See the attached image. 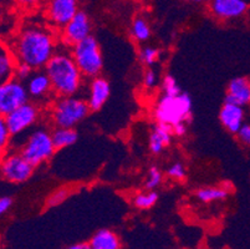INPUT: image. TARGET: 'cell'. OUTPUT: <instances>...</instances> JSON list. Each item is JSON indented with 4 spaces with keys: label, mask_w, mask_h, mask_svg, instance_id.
Wrapping results in <instances>:
<instances>
[{
    "label": "cell",
    "mask_w": 250,
    "mask_h": 249,
    "mask_svg": "<svg viewBox=\"0 0 250 249\" xmlns=\"http://www.w3.org/2000/svg\"><path fill=\"white\" fill-rule=\"evenodd\" d=\"M25 85L30 99L36 101H45L54 93L51 81L45 70H34L30 77L25 81Z\"/></svg>",
    "instance_id": "13"
},
{
    "label": "cell",
    "mask_w": 250,
    "mask_h": 249,
    "mask_svg": "<svg viewBox=\"0 0 250 249\" xmlns=\"http://www.w3.org/2000/svg\"><path fill=\"white\" fill-rule=\"evenodd\" d=\"M233 192V187L229 183H223L219 186L202 187L195 191V198L201 203H212L226 201Z\"/></svg>",
    "instance_id": "18"
},
{
    "label": "cell",
    "mask_w": 250,
    "mask_h": 249,
    "mask_svg": "<svg viewBox=\"0 0 250 249\" xmlns=\"http://www.w3.org/2000/svg\"><path fill=\"white\" fill-rule=\"evenodd\" d=\"M173 130V135L176 137H184L186 135L188 134V123L187 122H181V123H177L172 127Z\"/></svg>",
    "instance_id": "35"
},
{
    "label": "cell",
    "mask_w": 250,
    "mask_h": 249,
    "mask_svg": "<svg viewBox=\"0 0 250 249\" xmlns=\"http://www.w3.org/2000/svg\"><path fill=\"white\" fill-rule=\"evenodd\" d=\"M158 198H160V195L157 193V191H154V189H145V191L138 192L133 196L132 204L137 209L146 211V209H149L156 205V203L158 202Z\"/></svg>",
    "instance_id": "23"
},
{
    "label": "cell",
    "mask_w": 250,
    "mask_h": 249,
    "mask_svg": "<svg viewBox=\"0 0 250 249\" xmlns=\"http://www.w3.org/2000/svg\"><path fill=\"white\" fill-rule=\"evenodd\" d=\"M30 101L26 85L17 77L0 84V115L6 116L21 105Z\"/></svg>",
    "instance_id": "8"
},
{
    "label": "cell",
    "mask_w": 250,
    "mask_h": 249,
    "mask_svg": "<svg viewBox=\"0 0 250 249\" xmlns=\"http://www.w3.org/2000/svg\"><path fill=\"white\" fill-rule=\"evenodd\" d=\"M192 3H195V4H206V3H209V0H190Z\"/></svg>",
    "instance_id": "37"
},
{
    "label": "cell",
    "mask_w": 250,
    "mask_h": 249,
    "mask_svg": "<svg viewBox=\"0 0 250 249\" xmlns=\"http://www.w3.org/2000/svg\"><path fill=\"white\" fill-rule=\"evenodd\" d=\"M245 110L240 105L224 101L219 111V121L222 126L231 135H235L245 123Z\"/></svg>",
    "instance_id": "14"
},
{
    "label": "cell",
    "mask_w": 250,
    "mask_h": 249,
    "mask_svg": "<svg viewBox=\"0 0 250 249\" xmlns=\"http://www.w3.org/2000/svg\"><path fill=\"white\" fill-rule=\"evenodd\" d=\"M51 136L56 150L71 147L79 138V134L76 130L70 129V127H55L51 131Z\"/></svg>",
    "instance_id": "21"
},
{
    "label": "cell",
    "mask_w": 250,
    "mask_h": 249,
    "mask_svg": "<svg viewBox=\"0 0 250 249\" xmlns=\"http://www.w3.org/2000/svg\"><path fill=\"white\" fill-rule=\"evenodd\" d=\"M39 117H40V107L38 106V104L31 101L21 105L5 116L6 123L13 137L20 136L22 132L35 126Z\"/></svg>",
    "instance_id": "9"
},
{
    "label": "cell",
    "mask_w": 250,
    "mask_h": 249,
    "mask_svg": "<svg viewBox=\"0 0 250 249\" xmlns=\"http://www.w3.org/2000/svg\"><path fill=\"white\" fill-rule=\"evenodd\" d=\"M19 151L35 167L49 161L58 150L52 141L51 131L45 127H36L25 138Z\"/></svg>",
    "instance_id": "5"
},
{
    "label": "cell",
    "mask_w": 250,
    "mask_h": 249,
    "mask_svg": "<svg viewBox=\"0 0 250 249\" xmlns=\"http://www.w3.org/2000/svg\"><path fill=\"white\" fill-rule=\"evenodd\" d=\"M173 130L172 127L167 126L165 123L154 125L153 129L149 132L148 137V148L153 155L162 154L163 151L170 145L173 140Z\"/></svg>",
    "instance_id": "17"
},
{
    "label": "cell",
    "mask_w": 250,
    "mask_h": 249,
    "mask_svg": "<svg viewBox=\"0 0 250 249\" xmlns=\"http://www.w3.org/2000/svg\"><path fill=\"white\" fill-rule=\"evenodd\" d=\"M11 205H13V198L8 197V196L0 197V218L10 211Z\"/></svg>",
    "instance_id": "34"
},
{
    "label": "cell",
    "mask_w": 250,
    "mask_h": 249,
    "mask_svg": "<svg viewBox=\"0 0 250 249\" xmlns=\"http://www.w3.org/2000/svg\"><path fill=\"white\" fill-rule=\"evenodd\" d=\"M192 99L187 92L174 96L162 95L157 100L153 109V116L158 123H165L173 127L181 122H189L192 120Z\"/></svg>",
    "instance_id": "3"
},
{
    "label": "cell",
    "mask_w": 250,
    "mask_h": 249,
    "mask_svg": "<svg viewBox=\"0 0 250 249\" xmlns=\"http://www.w3.org/2000/svg\"><path fill=\"white\" fill-rule=\"evenodd\" d=\"M209 11L219 22H236L249 11L247 0H209Z\"/></svg>",
    "instance_id": "11"
},
{
    "label": "cell",
    "mask_w": 250,
    "mask_h": 249,
    "mask_svg": "<svg viewBox=\"0 0 250 249\" xmlns=\"http://www.w3.org/2000/svg\"><path fill=\"white\" fill-rule=\"evenodd\" d=\"M90 113L91 109L86 99L77 95L60 96L52 104L50 116L55 127L75 129Z\"/></svg>",
    "instance_id": "4"
},
{
    "label": "cell",
    "mask_w": 250,
    "mask_h": 249,
    "mask_svg": "<svg viewBox=\"0 0 250 249\" xmlns=\"http://www.w3.org/2000/svg\"><path fill=\"white\" fill-rule=\"evenodd\" d=\"M10 50L17 64H25L33 70H42L58 51V43L51 29L30 23L20 27Z\"/></svg>",
    "instance_id": "1"
},
{
    "label": "cell",
    "mask_w": 250,
    "mask_h": 249,
    "mask_svg": "<svg viewBox=\"0 0 250 249\" xmlns=\"http://www.w3.org/2000/svg\"><path fill=\"white\" fill-rule=\"evenodd\" d=\"M58 97L74 96L81 91L83 75L72 58L71 51L58 49L44 68Z\"/></svg>",
    "instance_id": "2"
},
{
    "label": "cell",
    "mask_w": 250,
    "mask_h": 249,
    "mask_svg": "<svg viewBox=\"0 0 250 249\" xmlns=\"http://www.w3.org/2000/svg\"><path fill=\"white\" fill-rule=\"evenodd\" d=\"M163 182V173L157 166L148 168L145 180V189H154L156 191Z\"/></svg>",
    "instance_id": "27"
},
{
    "label": "cell",
    "mask_w": 250,
    "mask_h": 249,
    "mask_svg": "<svg viewBox=\"0 0 250 249\" xmlns=\"http://www.w3.org/2000/svg\"><path fill=\"white\" fill-rule=\"evenodd\" d=\"M236 140L244 147H250V123L245 122L235 134Z\"/></svg>",
    "instance_id": "31"
},
{
    "label": "cell",
    "mask_w": 250,
    "mask_h": 249,
    "mask_svg": "<svg viewBox=\"0 0 250 249\" xmlns=\"http://www.w3.org/2000/svg\"><path fill=\"white\" fill-rule=\"evenodd\" d=\"M161 58V50L158 47L149 46V45H145L140 49L138 51V60L141 61V64H143L145 66H152L160 60Z\"/></svg>",
    "instance_id": "26"
},
{
    "label": "cell",
    "mask_w": 250,
    "mask_h": 249,
    "mask_svg": "<svg viewBox=\"0 0 250 249\" xmlns=\"http://www.w3.org/2000/svg\"><path fill=\"white\" fill-rule=\"evenodd\" d=\"M88 246L91 249H122V242L117 233L104 228L91 237Z\"/></svg>",
    "instance_id": "19"
},
{
    "label": "cell",
    "mask_w": 250,
    "mask_h": 249,
    "mask_svg": "<svg viewBox=\"0 0 250 249\" xmlns=\"http://www.w3.org/2000/svg\"><path fill=\"white\" fill-rule=\"evenodd\" d=\"M111 95L110 82L102 76H96L91 79L87 91V101L91 111H99L107 102Z\"/></svg>",
    "instance_id": "15"
},
{
    "label": "cell",
    "mask_w": 250,
    "mask_h": 249,
    "mask_svg": "<svg viewBox=\"0 0 250 249\" xmlns=\"http://www.w3.org/2000/svg\"><path fill=\"white\" fill-rule=\"evenodd\" d=\"M17 60L10 47L0 41V84L14 76Z\"/></svg>",
    "instance_id": "20"
},
{
    "label": "cell",
    "mask_w": 250,
    "mask_h": 249,
    "mask_svg": "<svg viewBox=\"0 0 250 249\" xmlns=\"http://www.w3.org/2000/svg\"><path fill=\"white\" fill-rule=\"evenodd\" d=\"M65 249H91L88 243H75L71 244V246L66 247Z\"/></svg>",
    "instance_id": "36"
},
{
    "label": "cell",
    "mask_w": 250,
    "mask_h": 249,
    "mask_svg": "<svg viewBox=\"0 0 250 249\" xmlns=\"http://www.w3.org/2000/svg\"><path fill=\"white\" fill-rule=\"evenodd\" d=\"M11 140H13V135L8 127L5 116L0 115V159L10 151Z\"/></svg>",
    "instance_id": "24"
},
{
    "label": "cell",
    "mask_w": 250,
    "mask_h": 249,
    "mask_svg": "<svg viewBox=\"0 0 250 249\" xmlns=\"http://www.w3.org/2000/svg\"><path fill=\"white\" fill-rule=\"evenodd\" d=\"M75 63L83 75L88 79L100 76L104 68V56L96 38L91 35L71 47Z\"/></svg>",
    "instance_id": "6"
},
{
    "label": "cell",
    "mask_w": 250,
    "mask_h": 249,
    "mask_svg": "<svg viewBox=\"0 0 250 249\" xmlns=\"http://www.w3.org/2000/svg\"><path fill=\"white\" fill-rule=\"evenodd\" d=\"M129 35L136 43H146L151 39L152 30L148 20L143 17H136L131 23L129 27Z\"/></svg>",
    "instance_id": "22"
},
{
    "label": "cell",
    "mask_w": 250,
    "mask_h": 249,
    "mask_svg": "<svg viewBox=\"0 0 250 249\" xmlns=\"http://www.w3.org/2000/svg\"><path fill=\"white\" fill-rule=\"evenodd\" d=\"M161 90H162V95L167 96H174L182 92V89L179 86L178 81L172 75H166L163 77L162 82H161Z\"/></svg>",
    "instance_id": "28"
},
{
    "label": "cell",
    "mask_w": 250,
    "mask_h": 249,
    "mask_svg": "<svg viewBox=\"0 0 250 249\" xmlns=\"http://www.w3.org/2000/svg\"><path fill=\"white\" fill-rule=\"evenodd\" d=\"M72 191L70 187H59L55 191L51 192L49 195V197L45 201V205L46 208H54V207H58V205L62 204L67 198L71 196Z\"/></svg>",
    "instance_id": "25"
},
{
    "label": "cell",
    "mask_w": 250,
    "mask_h": 249,
    "mask_svg": "<svg viewBox=\"0 0 250 249\" xmlns=\"http://www.w3.org/2000/svg\"><path fill=\"white\" fill-rule=\"evenodd\" d=\"M92 33V23L88 14L83 10H79L74 18L67 23L63 29H61V38L63 44L67 46H74L77 43L85 40Z\"/></svg>",
    "instance_id": "12"
},
{
    "label": "cell",
    "mask_w": 250,
    "mask_h": 249,
    "mask_svg": "<svg viewBox=\"0 0 250 249\" xmlns=\"http://www.w3.org/2000/svg\"><path fill=\"white\" fill-rule=\"evenodd\" d=\"M46 3V0H15V4L22 10H35Z\"/></svg>",
    "instance_id": "32"
},
{
    "label": "cell",
    "mask_w": 250,
    "mask_h": 249,
    "mask_svg": "<svg viewBox=\"0 0 250 249\" xmlns=\"http://www.w3.org/2000/svg\"><path fill=\"white\" fill-rule=\"evenodd\" d=\"M226 101L247 107L250 105V79L245 76L234 77L227 88Z\"/></svg>",
    "instance_id": "16"
},
{
    "label": "cell",
    "mask_w": 250,
    "mask_h": 249,
    "mask_svg": "<svg viewBox=\"0 0 250 249\" xmlns=\"http://www.w3.org/2000/svg\"><path fill=\"white\" fill-rule=\"evenodd\" d=\"M166 175L168 178L173 180V181H184L187 178V168L184 167V164L182 162H174L167 168Z\"/></svg>",
    "instance_id": "29"
},
{
    "label": "cell",
    "mask_w": 250,
    "mask_h": 249,
    "mask_svg": "<svg viewBox=\"0 0 250 249\" xmlns=\"http://www.w3.org/2000/svg\"><path fill=\"white\" fill-rule=\"evenodd\" d=\"M35 166L22 156L19 150H10L0 159V176L9 183L20 184L29 181Z\"/></svg>",
    "instance_id": "7"
},
{
    "label": "cell",
    "mask_w": 250,
    "mask_h": 249,
    "mask_svg": "<svg viewBox=\"0 0 250 249\" xmlns=\"http://www.w3.org/2000/svg\"><path fill=\"white\" fill-rule=\"evenodd\" d=\"M79 10L77 0H49L45 5V18L51 26L63 29Z\"/></svg>",
    "instance_id": "10"
},
{
    "label": "cell",
    "mask_w": 250,
    "mask_h": 249,
    "mask_svg": "<svg viewBox=\"0 0 250 249\" xmlns=\"http://www.w3.org/2000/svg\"><path fill=\"white\" fill-rule=\"evenodd\" d=\"M33 68L30 66L25 65V64H17V68H15V72H14V77L19 79L20 81L25 82L26 80L30 77V75L33 74Z\"/></svg>",
    "instance_id": "33"
},
{
    "label": "cell",
    "mask_w": 250,
    "mask_h": 249,
    "mask_svg": "<svg viewBox=\"0 0 250 249\" xmlns=\"http://www.w3.org/2000/svg\"><path fill=\"white\" fill-rule=\"evenodd\" d=\"M157 85H158V75L152 68H147L146 71L143 72L142 86L146 90H153Z\"/></svg>",
    "instance_id": "30"
}]
</instances>
